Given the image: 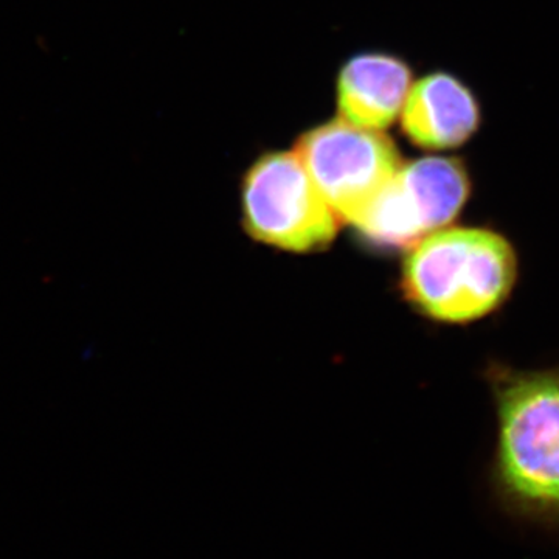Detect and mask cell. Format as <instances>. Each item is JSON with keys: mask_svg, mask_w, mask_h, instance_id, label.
Returning <instances> with one entry per match:
<instances>
[{"mask_svg": "<svg viewBox=\"0 0 559 559\" xmlns=\"http://www.w3.org/2000/svg\"><path fill=\"white\" fill-rule=\"evenodd\" d=\"M496 409L489 485L514 520L559 528V367L487 370Z\"/></svg>", "mask_w": 559, "mask_h": 559, "instance_id": "6da1fadb", "label": "cell"}, {"mask_svg": "<svg viewBox=\"0 0 559 559\" xmlns=\"http://www.w3.org/2000/svg\"><path fill=\"white\" fill-rule=\"evenodd\" d=\"M520 274L518 253L488 227H444L407 252L401 289L425 318L466 325L503 307Z\"/></svg>", "mask_w": 559, "mask_h": 559, "instance_id": "7a4b0ae2", "label": "cell"}, {"mask_svg": "<svg viewBox=\"0 0 559 559\" xmlns=\"http://www.w3.org/2000/svg\"><path fill=\"white\" fill-rule=\"evenodd\" d=\"M242 210L255 240L290 252L326 248L341 223L296 151L266 154L250 168Z\"/></svg>", "mask_w": 559, "mask_h": 559, "instance_id": "3957f363", "label": "cell"}, {"mask_svg": "<svg viewBox=\"0 0 559 559\" xmlns=\"http://www.w3.org/2000/svg\"><path fill=\"white\" fill-rule=\"evenodd\" d=\"M471 197L465 165L451 157L401 164L385 189L356 224L378 249H407L450 227Z\"/></svg>", "mask_w": 559, "mask_h": 559, "instance_id": "277c9868", "label": "cell"}, {"mask_svg": "<svg viewBox=\"0 0 559 559\" xmlns=\"http://www.w3.org/2000/svg\"><path fill=\"white\" fill-rule=\"evenodd\" d=\"M296 153L337 218L353 226L403 164L392 140L381 131L344 119L307 132Z\"/></svg>", "mask_w": 559, "mask_h": 559, "instance_id": "5b68a950", "label": "cell"}, {"mask_svg": "<svg viewBox=\"0 0 559 559\" xmlns=\"http://www.w3.org/2000/svg\"><path fill=\"white\" fill-rule=\"evenodd\" d=\"M404 134L425 150H452L473 138L480 108L473 92L448 73H432L412 84L401 110Z\"/></svg>", "mask_w": 559, "mask_h": 559, "instance_id": "8992f818", "label": "cell"}, {"mask_svg": "<svg viewBox=\"0 0 559 559\" xmlns=\"http://www.w3.org/2000/svg\"><path fill=\"white\" fill-rule=\"evenodd\" d=\"M411 87V70L399 58H355L342 69L337 83L341 119L366 130H385L401 116Z\"/></svg>", "mask_w": 559, "mask_h": 559, "instance_id": "52a82bcc", "label": "cell"}]
</instances>
